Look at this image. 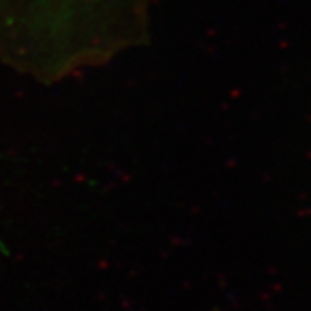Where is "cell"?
<instances>
[{
	"instance_id": "obj_1",
	"label": "cell",
	"mask_w": 311,
	"mask_h": 311,
	"mask_svg": "<svg viewBox=\"0 0 311 311\" xmlns=\"http://www.w3.org/2000/svg\"><path fill=\"white\" fill-rule=\"evenodd\" d=\"M150 0H0V61L52 83L142 44Z\"/></svg>"
}]
</instances>
